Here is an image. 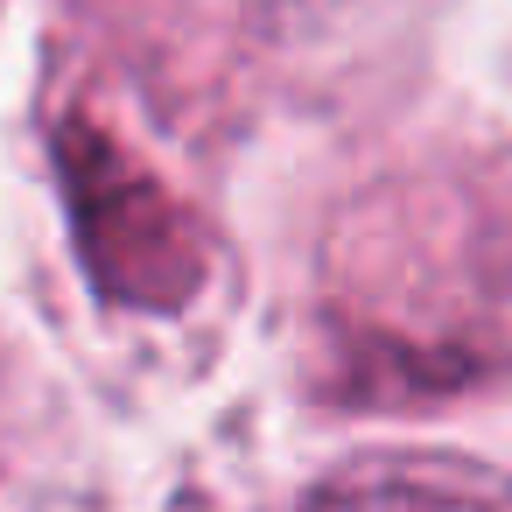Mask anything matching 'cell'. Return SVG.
Listing matches in <instances>:
<instances>
[{
    "mask_svg": "<svg viewBox=\"0 0 512 512\" xmlns=\"http://www.w3.org/2000/svg\"><path fill=\"white\" fill-rule=\"evenodd\" d=\"M295 512H512V484L449 456H379L323 477Z\"/></svg>",
    "mask_w": 512,
    "mask_h": 512,
    "instance_id": "obj_1",
    "label": "cell"
}]
</instances>
